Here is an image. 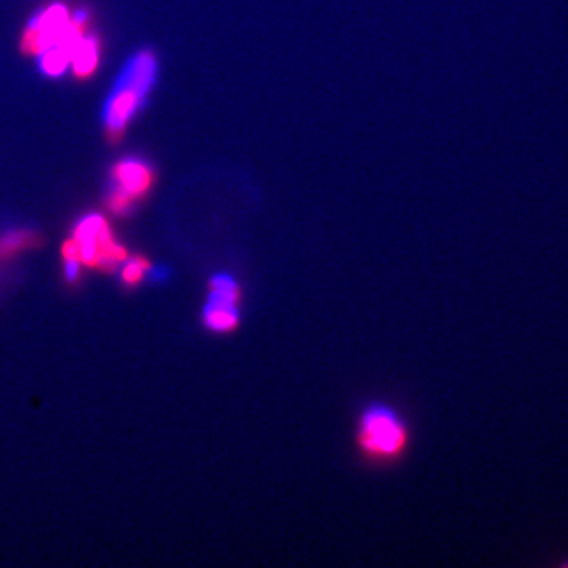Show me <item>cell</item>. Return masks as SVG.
Listing matches in <instances>:
<instances>
[{"mask_svg":"<svg viewBox=\"0 0 568 568\" xmlns=\"http://www.w3.org/2000/svg\"><path fill=\"white\" fill-rule=\"evenodd\" d=\"M355 441L363 457L376 463H390L405 455L409 428L392 406L372 403L360 414Z\"/></svg>","mask_w":568,"mask_h":568,"instance_id":"obj_1","label":"cell"},{"mask_svg":"<svg viewBox=\"0 0 568 568\" xmlns=\"http://www.w3.org/2000/svg\"><path fill=\"white\" fill-rule=\"evenodd\" d=\"M157 76V62L151 53L137 54L127 64L105 106L106 127L112 137L124 130L144 101Z\"/></svg>","mask_w":568,"mask_h":568,"instance_id":"obj_2","label":"cell"},{"mask_svg":"<svg viewBox=\"0 0 568 568\" xmlns=\"http://www.w3.org/2000/svg\"><path fill=\"white\" fill-rule=\"evenodd\" d=\"M242 286L229 274H216L209 281V295L203 308L204 326L218 335L232 334L242 322Z\"/></svg>","mask_w":568,"mask_h":568,"instance_id":"obj_3","label":"cell"},{"mask_svg":"<svg viewBox=\"0 0 568 568\" xmlns=\"http://www.w3.org/2000/svg\"><path fill=\"white\" fill-rule=\"evenodd\" d=\"M73 240L78 245L79 259L89 266L111 267L125 258V249L112 242L105 218L89 215L79 222Z\"/></svg>","mask_w":568,"mask_h":568,"instance_id":"obj_4","label":"cell"},{"mask_svg":"<svg viewBox=\"0 0 568 568\" xmlns=\"http://www.w3.org/2000/svg\"><path fill=\"white\" fill-rule=\"evenodd\" d=\"M114 188L122 191L131 201L143 197L152 185V170L147 164L137 160H124L114 168Z\"/></svg>","mask_w":568,"mask_h":568,"instance_id":"obj_5","label":"cell"},{"mask_svg":"<svg viewBox=\"0 0 568 568\" xmlns=\"http://www.w3.org/2000/svg\"><path fill=\"white\" fill-rule=\"evenodd\" d=\"M99 41L95 39L81 37L72 54L73 70L79 78L91 76L99 66Z\"/></svg>","mask_w":568,"mask_h":568,"instance_id":"obj_6","label":"cell"},{"mask_svg":"<svg viewBox=\"0 0 568 568\" xmlns=\"http://www.w3.org/2000/svg\"><path fill=\"white\" fill-rule=\"evenodd\" d=\"M149 270V264L144 259H130L124 264V270H122V278H124L127 284H135L137 281L143 280L144 275Z\"/></svg>","mask_w":568,"mask_h":568,"instance_id":"obj_7","label":"cell"},{"mask_svg":"<svg viewBox=\"0 0 568 568\" xmlns=\"http://www.w3.org/2000/svg\"><path fill=\"white\" fill-rule=\"evenodd\" d=\"M27 240H29V235L26 232H13V234L7 235L2 240L0 247H2L4 253H12V251H16L21 247H24Z\"/></svg>","mask_w":568,"mask_h":568,"instance_id":"obj_8","label":"cell"},{"mask_svg":"<svg viewBox=\"0 0 568 568\" xmlns=\"http://www.w3.org/2000/svg\"><path fill=\"white\" fill-rule=\"evenodd\" d=\"M79 275V259H66V276L68 280H76Z\"/></svg>","mask_w":568,"mask_h":568,"instance_id":"obj_9","label":"cell"}]
</instances>
